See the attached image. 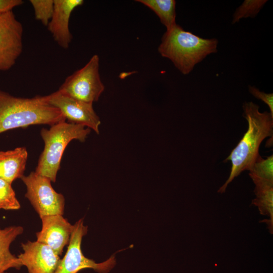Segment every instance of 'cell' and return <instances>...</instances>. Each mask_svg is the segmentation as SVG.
Instances as JSON below:
<instances>
[{
    "label": "cell",
    "instance_id": "cell-1",
    "mask_svg": "<svg viewBox=\"0 0 273 273\" xmlns=\"http://www.w3.org/2000/svg\"><path fill=\"white\" fill-rule=\"evenodd\" d=\"M243 109L248 130L225 160L231 162L232 168L228 179L218 190L220 193H224L228 185L242 171L250 170L259 155L261 142L268 136L272 137L273 116L270 112H260L259 107L252 102L244 103Z\"/></svg>",
    "mask_w": 273,
    "mask_h": 273
},
{
    "label": "cell",
    "instance_id": "cell-2",
    "mask_svg": "<svg viewBox=\"0 0 273 273\" xmlns=\"http://www.w3.org/2000/svg\"><path fill=\"white\" fill-rule=\"evenodd\" d=\"M65 121L60 110L46 102L43 96L18 98L0 89V133L31 125H53Z\"/></svg>",
    "mask_w": 273,
    "mask_h": 273
},
{
    "label": "cell",
    "instance_id": "cell-3",
    "mask_svg": "<svg viewBox=\"0 0 273 273\" xmlns=\"http://www.w3.org/2000/svg\"><path fill=\"white\" fill-rule=\"evenodd\" d=\"M217 44L216 38L200 37L176 24L163 35L158 50L182 74L187 75L208 55L217 52Z\"/></svg>",
    "mask_w": 273,
    "mask_h": 273
},
{
    "label": "cell",
    "instance_id": "cell-4",
    "mask_svg": "<svg viewBox=\"0 0 273 273\" xmlns=\"http://www.w3.org/2000/svg\"><path fill=\"white\" fill-rule=\"evenodd\" d=\"M90 129L83 125L66 121L51 125L49 129L42 128L40 135L44 143L35 172L55 182L60 167L64 151L73 140L84 142Z\"/></svg>",
    "mask_w": 273,
    "mask_h": 273
},
{
    "label": "cell",
    "instance_id": "cell-5",
    "mask_svg": "<svg viewBox=\"0 0 273 273\" xmlns=\"http://www.w3.org/2000/svg\"><path fill=\"white\" fill-rule=\"evenodd\" d=\"M99 57L93 55L81 68L68 76L58 90L77 100L93 104L105 89L99 73Z\"/></svg>",
    "mask_w": 273,
    "mask_h": 273
},
{
    "label": "cell",
    "instance_id": "cell-6",
    "mask_svg": "<svg viewBox=\"0 0 273 273\" xmlns=\"http://www.w3.org/2000/svg\"><path fill=\"white\" fill-rule=\"evenodd\" d=\"M87 226L81 218L73 225L67 250L54 273H77L84 268H92L99 273H108L115 265V256L106 261L96 263L83 254L81 244L82 238L87 232Z\"/></svg>",
    "mask_w": 273,
    "mask_h": 273
},
{
    "label": "cell",
    "instance_id": "cell-7",
    "mask_svg": "<svg viewBox=\"0 0 273 273\" xmlns=\"http://www.w3.org/2000/svg\"><path fill=\"white\" fill-rule=\"evenodd\" d=\"M21 179L26 187L25 196L41 218L50 215H63L65 198L52 187L48 178L31 172Z\"/></svg>",
    "mask_w": 273,
    "mask_h": 273
},
{
    "label": "cell",
    "instance_id": "cell-8",
    "mask_svg": "<svg viewBox=\"0 0 273 273\" xmlns=\"http://www.w3.org/2000/svg\"><path fill=\"white\" fill-rule=\"evenodd\" d=\"M43 98L49 104L59 110L70 123L83 125L99 133L101 122L93 104L77 100L58 90Z\"/></svg>",
    "mask_w": 273,
    "mask_h": 273
},
{
    "label": "cell",
    "instance_id": "cell-9",
    "mask_svg": "<svg viewBox=\"0 0 273 273\" xmlns=\"http://www.w3.org/2000/svg\"><path fill=\"white\" fill-rule=\"evenodd\" d=\"M22 24L13 11L0 14V71L16 63L23 50Z\"/></svg>",
    "mask_w": 273,
    "mask_h": 273
},
{
    "label": "cell",
    "instance_id": "cell-10",
    "mask_svg": "<svg viewBox=\"0 0 273 273\" xmlns=\"http://www.w3.org/2000/svg\"><path fill=\"white\" fill-rule=\"evenodd\" d=\"M23 252L18 258L28 273H54L61 258L49 246L37 241L21 244Z\"/></svg>",
    "mask_w": 273,
    "mask_h": 273
},
{
    "label": "cell",
    "instance_id": "cell-11",
    "mask_svg": "<svg viewBox=\"0 0 273 273\" xmlns=\"http://www.w3.org/2000/svg\"><path fill=\"white\" fill-rule=\"evenodd\" d=\"M41 219V229L36 233V241L49 246L61 256L69 244L73 225L63 215H47Z\"/></svg>",
    "mask_w": 273,
    "mask_h": 273
},
{
    "label": "cell",
    "instance_id": "cell-12",
    "mask_svg": "<svg viewBox=\"0 0 273 273\" xmlns=\"http://www.w3.org/2000/svg\"><path fill=\"white\" fill-rule=\"evenodd\" d=\"M54 11L48 25L49 31L58 44L67 49L72 36L69 29V20L74 10L81 6L82 0H54Z\"/></svg>",
    "mask_w": 273,
    "mask_h": 273
},
{
    "label": "cell",
    "instance_id": "cell-13",
    "mask_svg": "<svg viewBox=\"0 0 273 273\" xmlns=\"http://www.w3.org/2000/svg\"><path fill=\"white\" fill-rule=\"evenodd\" d=\"M28 153L24 147L0 152V177L11 184L24 175Z\"/></svg>",
    "mask_w": 273,
    "mask_h": 273
},
{
    "label": "cell",
    "instance_id": "cell-14",
    "mask_svg": "<svg viewBox=\"0 0 273 273\" xmlns=\"http://www.w3.org/2000/svg\"><path fill=\"white\" fill-rule=\"evenodd\" d=\"M24 231L20 225H12L0 229V273L13 268L20 269L22 266L20 260L10 250L11 244Z\"/></svg>",
    "mask_w": 273,
    "mask_h": 273
},
{
    "label": "cell",
    "instance_id": "cell-15",
    "mask_svg": "<svg viewBox=\"0 0 273 273\" xmlns=\"http://www.w3.org/2000/svg\"><path fill=\"white\" fill-rule=\"evenodd\" d=\"M254 193L256 198L252 204L257 206L262 215H267L269 219L261 221L266 223L271 234L273 226V184L255 185Z\"/></svg>",
    "mask_w": 273,
    "mask_h": 273
},
{
    "label": "cell",
    "instance_id": "cell-16",
    "mask_svg": "<svg viewBox=\"0 0 273 273\" xmlns=\"http://www.w3.org/2000/svg\"><path fill=\"white\" fill-rule=\"evenodd\" d=\"M136 2L152 10L166 27V30L177 24L174 0H137Z\"/></svg>",
    "mask_w": 273,
    "mask_h": 273
},
{
    "label": "cell",
    "instance_id": "cell-17",
    "mask_svg": "<svg viewBox=\"0 0 273 273\" xmlns=\"http://www.w3.org/2000/svg\"><path fill=\"white\" fill-rule=\"evenodd\" d=\"M249 171V176L254 184H273L272 155L264 159L259 155Z\"/></svg>",
    "mask_w": 273,
    "mask_h": 273
},
{
    "label": "cell",
    "instance_id": "cell-18",
    "mask_svg": "<svg viewBox=\"0 0 273 273\" xmlns=\"http://www.w3.org/2000/svg\"><path fill=\"white\" fill-rule=\"evenodd\" d=\"M20 207L11 184L0 177V209L18 210Z\"/></svg>",
    "mask_w": 273,
    "mask_h": 273
},
{
    "label": "cell",
    "instance_id": "cell-19",
    "mask_svg": "<svg viewBox=\"0 0 273 273\" xmlns=\"http://www.w3.org/2000/svg\"><path fill=\"white\" fill-rule=\"evenodd\" d=\"M266 2V0L245 1L235 12L232 23L238 22L243 18L255 17Z\"/></svg>",
    "mask_w": 273,
    "mask_h": 273
},
{
    "label": "cell",
    "instance_id": "cell-20",
    "mask_svg": "<svg viewBox=\"0 0 273 273\" xmlns=\"http://www.w3.org/2000/svg\"><path fill=\"white\" fill-rule=\"evenodd\" d=\"M35 18L43 25L48 26L54 11V0H30Z\"/></svg>",
    "mask_w": 273,
    "mask_h": 273
},
{
    "label": "cell",
    "instance_id": "cell-21",
    "mask_svg": "<svg viewBox=\"0 0 273 273\" xmlns=\"http://www.w3.org/2000/svg\"><path fill=\"white\" fill-rule=\"evenodd\" d=\"M249 92L255 98L261 100L268 106L270 114L273 116V94H266L254 86H249Z\"/></svg>",
    "mask_w": 273,
    "mask_h": 273
},
{
    "label": "cell",
    "instance_id": "cell-22",
    "mask_svg": "<svg viewBox=\"0 0 273 273\" xmlns=\"http://www.w3.org/2000/svg\"><path fill=\"white\" fill-rule=\"evenodd\" d=\"M23 3L22 0H0V14H4L11 11Z\"/></svg>",
    "mask_w": 273,
    "mask_h": 273
},
{
    "label": "cell",
    "instance_id": "cell-23",
    "mask_svg": "<svg viewBox=\"0 0 273 273\" xmlns=\"http://www.w3.org/2000/svg\"><path fill=\"white\" fill-rule=\"evenodd\" d=\"M4 273H8V272H4Z\"/></svg>",
    "mask_w": 273,
    "mask_h": 273
}]
</instances>
